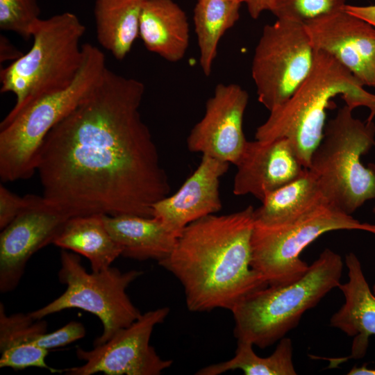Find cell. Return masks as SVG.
Here are the masks:
<instances>
[{
    "instance_id": "cell-29",
    "label": "cell",
    "mask_w": 375,
    "mask_h": 375,
    "mask_svg": "<svg viewBox=\"0 0 375 375\" xmlns=\"http://www.w3.org/2000/svg\"><path fill=\"white\" fill-rule=\"evenodd\" d=\"M28 202V194L19 197L2 183L0 185V228L8 226L24 208Z\"/></svg>"
},
{
    "instance_id": "cell-5",
    "label": "cell",
    "mask_w": 375,
    "mask_h": 375,
    "mask_svg": "<svg viewBox=\"0 0 375 375\" xmlns=\"http://www.w3.org/2000/svg\"><path fill=\"white\" fill-rule=\"evenodd\" d=\"M341 256L325 249L296 281L268 285L238 303L231 311L237 340L264 349L273 345L299 324L303 315L340 284Z\"/></svg>"
},
{
    "instance_id": "cell-1",
    "label": "cell",
    "mask_w": 375,
    "mask_h": 375,
    "mask_svg": "<svg viewBox=\"0 0 375 375\" xmlns=\"http://www.w3.org/2000/svg\"><path fill=\"white\" fill-rule=\"evenodd\" d=\"M144 91L142 81L106 68L43 141L37 171L44 198L74 217H152L170 185L140 112Z\"/></svg>"
},
{
    "instance_id": "cell-17",
    "label": "cell",
    "mask_w": 375,
    "mask_h": 375,
    "mask_svg": "<svg viewBox=\"0 0 375 375\" xmlns=\"http://www.w3.org/2000/svg\"><path fill=\"white\" fill-rule=\"evenodd\" d=\"M348 281L339 285L344 303L331 317L330 325L353 337L351 355L338 360L365 356L369 339L375 335V294L364 275L362 265L357 256L350 252L345 256Z\"/></svg>"
},
{
    "instance_id": "cell-6",
    "label": "cell",
    "mask_w": 375,
    "mask_h": 375,
    "mask_svg": "<svg viewBox=\"0 0 375 375\" xmlns=\"http://www.w3.org/2000/svg\"><path fill=\"white\" fill-rule=\"evenodd\" d=\"M85 27L74 13L65 12L34 24L30 50L1 69V92H11L15 113L33 100L62 90L76 77L83 58L80 42Z\"/></svg>"
},
{
    "instance_id": "cell-12",
    "label": "cell",
    "mask_w": 375,
    "mask_h": 375,
    "mask_svg": "<svg viewBox=\"0 0 375 375\" xmlns=\"http://www.w3.org/2000/svg\"><path fill=\"white\" fill-rule=\"evenodd\" d=\"M71 213L43 196L28 194V202L0 234V292L12 291L19 283L26 264L52 241Z\"/></svg>"
},
{
    "instance_id": "cell-30",
    "label": "cell",
    "mask_w": 375,
    "mask_h": 375,
    "mask_svg": "<svg viewBox=\"0 0 375 375\" xmlns=\"http://www.w3.org/2000/svg\"><path fill=\"white\" fill-rule=\"evenodd\" d=\"M344 10L375 27V5L354 6L346 4Z\"/></svg>"
},
{
    "instance_id": "cell-32",
    "label": "cell",
    "mask_w": 375,
    "mask_h": 375,
    "mask_svg": "<svg viewBox=\"0 0 375 375\" xmlns=\"http://www.w3.org/2000/svg\"><path fill=\"white\" fill-rule=\"evenodd\" d=\"M277 0H246V5L250 16L256 19L264 11H272Z\"/></svg>"
},
{
    "instance_id": "cell-13",
    "label": "cell",
    "mask_w": 375,
    "mask_h": 375,
    "mask_svg": "<svg viewBox=\"0 0 375 375\" xmlns=\"http://www.w3.org/2000/svg\"><path fill=\"white\" fill-rule=\"evenodd\" d=\"M248 101L247 92L239 85H217L203 117L188 135V150L235 165L247 142L243 119Z\"/></svg>"
},
{
    "instance_id": "cell-19",
    "label": "cell",
    "mask_w": 375,
    "mask_h": 375,
    "mask_svg": "<svg viewBox=\"0 0 375 375\" xmlns=\"http://www.w3.org/2000/svg\"><path fill=\"white\" fill-rule=\"evenodd\" d=\"M106 228L122 250V256L138 260L166 258L179 236L154 217L103 215Z\"/></svg>"
},
{
    "instance_id": "cell-4",
    "label": "cell",
    "mask_w": 375,
    "mask_h": 375,
    "mask_svg": "<svg viewBox=\"0 0 375 375\" xmlns=\"http://www.w3.org/2000/svg\"><path fill=\"white\" fill-rule=\"evenodd\" d=\"M80 70L70 85L42 95L8 115L0 124V178L12 182L31 178L37 171L40 151L46 136L89 94L106 68L104 53L83 44Z\"/></svg>"
},
{
    "instance_id": "cell-7",
    "label": "cell",
    "mask_w": 375,
    "mask_h": 375,
    "mask_svg": "<svg viewBox=\"0 0 375 375\" xmlns=\"http://www.w3.org/2000/svg\"><path fill=\"white\" fill-rule=\"evenodd\" d=\"M352 111L345 105L328 121L308 168L328 202L349 215L375 199V165L361 161L375 146V124Z\"/></svg>"
},
{
    "instance_id": "cell-21",
    "label": "cell",
    "mask_w": 375,
    "mask_h": 375,
    "mask_svg": "<svg viewBox=\"0 0 375 375\" xmlns=\"http://www.w3.org/2000/svg\"><path fill=\"white\" fill-rule=\"evenodd\" d=\"M146 0H96V36L115 59H124L139 37L140 19Z\"/></svg>"
},
{
    "instance_id": "cell-14",
    "label": "cell",
    "mask_w": 375,
    "mask_h": 375,
    "mask_svg": "<svg viewBox=\"0 0 375 375\" xmlns=\"http://www.w3.org/2000/svg\"><path fill=\"white\" fill-rule=\"evenodd\" d=\"M303 24L315 50L331 55L364 85L375 87V27L344 9Z\"/></svg>"
},
{
    "instance_id": "cell-9",
    "label": "cell",
    "mask_w": 375,
    "mask_h": 375,
    "mask_svg": "<svg viewBox=\"0 0 375 375\" xmlns=\"http://www.w3.org/2000/svg\"><path fill=\"white\" fill-rule=\"evenodd\" d=\"M60 282L66 285L65 291L44 306L29 312L35 319L70 308H78L97 317L103 326L94 345L108 341L119 329L137 320L142 313L126 293L131 283L142 272H122L110 267L99 272L86 271L80 257L62 249L60 253Z\"/></svg>"
},
{
    "instance_id": "cell-11",
    "label": "cell",
    "mask_w": 375,
    "mask_h": 375,
    "mask_svg": "<svg viewBox=\"0 0 375 375\" xmlns=\"http://www.w3.org/2000/svg\"><path fill=\"white\" fill-rule=\"evenodd\" d=\"M169 308L147 311L127 327L119 329L108 341L85 350L78 347L76 356L84 363L64 369L67 375H158L171 367L150 345L154 327L164 322Z\"/></svg>"
},
{
    "instance_id": "cell-35",
    "label": "cell",
    "mask_w": 375,
    "mask_h": 375,
    "mask_svg": "<svg viewBox=\"0 0 375 375\" xmlns=\"http://www.w3.org/2000/svg\"><path fill=\"white\" fill-rule=\"evenodd\" d=\"M372 291H373V292H374V294H375V283H374V285H373Z\"/></svg>"
},
{
    "instance_id": "cell-23",
    "label": "cell",
    "mask_w": 375,
    "mask_h": 375,
    "mask_svg": "<svg viewBox=\"0 0 375 375\" xmlns=\"http://www.w3.org/2000/svg\"><path fill=\"white\" fill-rule=\"evenodd\" d=\"M241 3L235 0L197 1L194 9V30L200 66L206 76L210 75L220 39L240 17Z\"/></svg>"
},
{
    "instance_id": "cell-26",
    "label": "cell",
    "mask_w": 375,
    "mask_h": 375,
    "mask_svg": "<svg viewBox=\"0 0 375 375\" xmlns=\"http://www.w3.org/2000/svg\"><path fill=\"white\" fill-rule=\"evenodd\" d=\"M40 15L38 0H0L1 30L15 33L24 40L31 38Z\"/></svg>"
},
{
    "instance_id": "cell-36",
    "label": "cell",
    "mask_w": 375,
    "mask_h": 375,
    "mask_svg": "<svg viewBox=\"0 0 375 375\" xmlns=\"http://www.w3.org/2000/svg\"><path fill=\"white\" fill-rule=\"evenodd\" d=\"M373 212L375 213V206L373 208Z\"/></svg>"
},
{
    "instance_id": "cell-28",
    "label": "cell",
    "mask_w": 375,
    "mask_h": 375,
    "mask_svg": "<svg viewBox=\"0 0 375 375\" xmlns=\"http://www.w3.org/2000/svg\"><path fill=\"white\" fill-rule=\"evenodd\" d=\"M85 334V328L81 322L72 321L53 332H46L38 345L49 350L69 344L83 338Z\"/></svg>"
},
{
    "instance_id": "cell-8",
    "label": "cell",
    "mask_w": 375,
    "mask_h": 375,
    "mask_svg": "<svg viewBox=\"0 0 375 375\" xmlns=\"http://www.w3.org/2000/svg\"><path fill=\"white\" fill-rule=\"evenodd\" d=\"M338 230H359L375 235V224L361 222L327 199L284 221H255L251 236V266L268 285L301 278L310 265L301 252L320 235Z\"/></svg>"
},
{
    "instance_id": "cell-33",
    "label": "cell",
    "mask_w": 375,
    "mask_h": 375,
    "mask_svg": "<svg viewBox=\"0 0 375 375\" xmlns=\"http://www.w3.org/2000/svg\"><path fill=\"white\" fill-rule=\"evenodd\" d=\"M349 375H375V368H368L365 365L357 367L354 366L347 373Z\"/></svg>"
},
{
    "instance_id": "cell-25",
    "label": "cell",
    "mask_w": 375,
    "mask_h": 375,
    "mask_svg": "<svg viewBox=\"0 0 375 375\" xmlns=\"http://www.w3.org/2000/svg\"><path fill=\"white\" fill-rule=\"evenodd\" d=\"M346 0H277L272 12L278 19L301 24L344 10Z\"/></svg>"
},
{
    "instance_id": "cell-16",
    "label": "cell",
    "mask_w": 375,
    "mask_h": 375,
    "mask_svg": "<svg viewBox=\"0 0 375 375\" xmlns=\"http://www.w3.org/2000/svg\"><path fill=\"white\" fill-rule=\"evenodd\" d=\"M230 163L206 155L176 192L152 206V217L180 235L189 224L215 214L222 207L219 180Z\"/></svg>"
},
{
    "instance_id": "cell-10",
    "label": "cell",
    "mask_w": 375,
    "mask_h": 375,
    "mask_svg": "<svg viewBox=\"0 0 375 375\" xmlns=\"http://www.w3.org/2000/svg\"><path fill=\"white\" fill-rule=\"evenodd\" d=\"M315 54L303 24L276 19L265 25L251 65L258 101L269 112L287 101L310 72Z\"/></svg>"
},
{
    "instance_id": "cell-27",
    "label": "cell",
    "mask_w": 375,
    "mask_h": 375,
    "mask_svg": "<svg viewBox=\"0 0 375 375\" xmlns=\"http://www.w3.org/2000/svg\"><path fill=\"white\" fill-rule=\"evenodd\" d=\"M1 353L0 367L24 369L28 367H39L52 373L62 372L49 367L46 362L49 350L36 344L6 349Z\"/></svg>"
},
{
    "instance_id": "cell-18",
    "label": "cell",
    "mask_w": 375,
    "mask_h": 375,
    "mask_svg": "<svg viewBox=\"0 0 375 375\" xmlns=\"http://www.w3.org/2000/svg\"><path fill=\"white\" fill-rule=\"evenodd\" d=\"M139 37L147 50L163 59L172 62L182 60L190 41L185 12L173 0H146Z\"/></svg>"
},
{
    "instance_id": "cell-20",
    "label": "cell",
    "mask_w": 375,
    "mask_h": 375,
    "mask_svg": "<svg viewBox=\"0 0 375 375\" xmlns=\"http://www.w3.org/2000/svg\"><path fill=\"white\" fill-rule=\"evenodd\" d=\"M52 244L87 258L92 272L109 268L122 253L106 228L103 214L70 218L54 237Z\"/></svg>"
},
{
    "instance_id": "cell-2",
    "label": "cell",
    "mask_w": 375,
    "mask_h": 375,
    "mask_svg": "<svg viewBox=\"0 0 375 375\" xmlns=\"http://www.w3.org/2000/svg\"><path fill=\"white\" fill-rule=\"evenodd\" d=\"M251 206L228 215L205 216L186 226L172 251L158 264L182 285L192 312L231 310L268 286L251 266Z\"/></svg>"
},
{
    "instance_id": "cell-34",
    "label": "cell",
    "mask_w": 375,
    "mask_h": 375,
    "mask_svg": "<svg viewBox=\"0 0 375 375\" xmlns=\"http://www.w3.org/2000/svg\"><path fill=\"white\" fill-rule=\"evenodd\" d=\"M235 1H240L241 3H245L246 2V0H235Z\"/></svg>"
},
{
    "instance_id": "cell-3",
    "label": "cell",
    "mask_w": 375,
    "mask_h": 375,
    "mask_svg": "<svg viewBox=\"0 0 375 375\" xmlns=\"http://www.w3.org/2000/svg\"><path fill=\"white\" fill-rule=\"evenodd\" d=\"M331 55L316 51L312 67L303 83L283 104L270 111L267 120L255 133L258 140L285 138L292 144L305 168H308L313 152L324 133L326 110L331 99L340 95L351 109L367 107L375 117V94Z\"/></svg>"
},
{
    "instance_id": "cell-22",
    "label": "cell",
    "mask_w": 375,
    "mask_h": 375,
    "mask_svg": "<svg viewBox=\"0 0 375 375\" xmlns=\"http://www.w3.org/2000/svg\"><path fill=\"white\" fill-rule=\"evenodd\" d=\"M326 199L308 168L296 178L267 195L254 209L255 221L274 223L293 217Z\"/></svg>"
},
{
    "instance_id": "cell-31",
    "label": "cell",
    "mask_w": 375,
    "mask_h": 375,
    "mask_svg": "<svg viewBox=\"0 0 375 375\" xmlns=\"http://www.w3.org/2000/svg\"><path fill=\"white\" fill-rule=\"evenodd\" d=\"M23 53L18 50L5 35L0 36V62L1 63L17 60L23 56Z\"/></svg>"
},
{
    "instance_id": "cell-15",
    "label": "cell",
    "mask_w": 375,
    "mask_h": 375,
    "mask_svg": "<svg viewBox=\"0 0 375 375\" xmlns=\"http://www.w3.org/2000/svg\"><path fill=\"white\" fill-rule=\"evenodd\" d=\"M233 192L262 201L272 192L298 177L306 169L285 138L247 141L235 165Z\"/></svg>"
},
{
    "instance_id": "cell-24",
    "label": "cell",
    "mask_w": 375,
    "mask_h": 375,
    "mask_svg": "<svg viewBox=\"0 0 375 375\" xmlns=\"http://www.w3.org/2000/svg\"><path fill=\"white\" fill-rule=\"evenodd\" d=\"M253 345L238 340L234 356L226 361L200 369L197 375H218L235 369L246 375H296L293 362L292 340L283 337L269 356L260 357L253 349Z\"/></svg>"
}]
</instances>
